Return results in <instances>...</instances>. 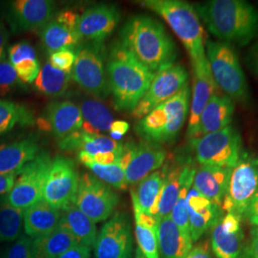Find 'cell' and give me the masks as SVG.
<instances>
[{
	"label": "cell",
	"instance_id": "4",
	"mask_svg": "<svg viewBox=\"0 0 258 258\" xmlns=\"http://www.w3.org/2000/svg\"><path fill=\"white\" fill-rule=\"evenodd\" d=\"M142 5L166 20L189 55L192 70L209 63L204 47V30L191 4L181 0H146Z\"/></svg>",
	"mask_w": 258,
	"mask_h": 258
},
{
	"label": "cell",
	"instance_id": "3",
	"mask_svg": "<svg viewBox=\"0 0 258 258\" xmlns=\"http://www.w3.org/2000/svg\"><path fill=\"white\" fill-rule=\"evenodd\" d=\"M106 74L115 108L126 112L135 109L155 77L120 41L114 43L107 55Z\"/></svg>",
	"mask_w": 258,
	"mask_h": 258
},
{
	"label": "cell",
	"instance_id": "19",
	"mask_svg": "<svg viewBox=\"0 0 258 258\" xmlns=\"http://www.w3.org/2000/svg\"><path fill=\"white\" fill-rule=\"evenodd\" d=\"M166 159V151L162 146L145 141L134 145L130 162L124 170L126 183L138 184L164 166Z\"/></svg>",
	"mask_w": 258,
	"mask_h": 258
},
{
	"label": "cell",
	"instance_id": "15",
	"mask_svg": "<svg viewBox=\"0 0 258 258\" xmlns=\"http://www.w3.org/2000/svg\"><path fill=\"white\" fill-rule=\"evenodd\" d=\"M120 12L115 5L100 4L83 12L78 23V34L82 41L103 43L117 26Z\"/></svg>",
	"mask_w": 258,
	"mask_h": 258
},
{
	"label": "cell",
	"instance_id": "22",
	"mask_svg": "<svg viewBox=\"0 0 258 258\" xmlns=\"http://www.w3.org/2000/svg\"><path fill=\"white\" fill-rule=\"evenodd\" d=\"M231 169L201 165L196 168L192 186L212 204L221 208L222 201L228 190Z\"/></svg>",
	"mask_w": 258,
	"mask_h": 258
},
{
	"label": "cell",
	"instance_id": "30",
	"mask_svg": "<svg viewBox=\"0 0 258 258\" xmlns=\"http://www.w3.org/2000/svg\"><path fill=\"white\" fill-rule=\"evenodd\" d=\"M122 144L104 135H90L83 130L61 139L58 147L65 151H84L94 155L100 152H110L122 148Z\"/></svg>",
	"mask_w": 258,
	"mask_h": 258
},
{
	"label": "cell",
	"instance_id": "45",
	"mask_svg": "<svg viewBox=\"0 0 258 258\" xmlns=\"http://www.w3.org/2000/svg\"><path fill=\"white\" fill-rule=\"evenodd\" d=\"M185 258H212L210 242L208 240H205L198 243L190 249Z\"/></svg>",
	"mask_w": 258,
	"mask_h": 258
},
{
	"label": "cell",
	"instance_id": "20",
	"mask_svg": "<svg viewBox=\"0 0 258 258\" xmlns=\"http://www.w3.org/2000/svg\"><path fill=\"white\" fill-rule=\"evenodd\" d=\"M186 208L192 242L199 239L223 216L221 208L212 204L208 198L198 192L192 185L186 195Z\"/></svg>",
	"mask_w": 258,
	"mask_h": 258
},
{
	"label": "cell",
	"instance_id": "32",
	"mask_svg": "<svg viewBox=\"0 0 258 258\" xmlns=\"http://www.w3.org/2000/svg\"><path fill=\"white\" fill-rule=\"evenodd\" d=\"M82 130L90 135H103L109 132L113 116L109 109L97 100H85L82 103Z\"/></svg>",
	"mask_w": 258,
	"mask_h": 258
},
{
	"label": "cell",
	"instance_id": "46",
	"mask_svg": "<svg viewBox=\"0 0 258 258\" xmlns=\"http://www.w3.org/2000/svg\"><path fill=\"white\" fill-rule=\"evenodd\" d=\"M242 258H258V228H253L249 244L244 249Z\"/></svg>",
	"mask_w": 258,
	"mask_h": 258
},
{
	"label": "cell",
	"instance_id": "5",
	"mask_svg": "<svg viewBox=\"0 0 258 258\" xmlns=\"http://www.w3.org/2000/svg\"><path fill=\"white\" fill-rule=\"evenodd\" d=\"M190 95L191 91L187 85L142 118L135 126L139 137L159 146L173 143L186 120Z\"/></svg>",
	"mask_w": 258,
	"mask_h": 258
},
{
	"label": "cell",
	"instance_id": "31",
	"mask_svg": "<svg viewBox=\"0 0 258 258\" xmlns=\"http://www.w3.org/2000/svg\"><path fill=\"white\" fill-rule=\"evenodd\" d=\"M40 37L43 46L51 54L61 50L75 51L82 41L77 29L69 27L55 19H51L40 30Z\"/></svg>",
	"mask_w": 258,
	"mask_h": 258
},
{
	"label": "cell",
	"instance_id": "52",
	"mask_svg": "<svg viewBox=\"0 0 258 258\" xmlns=\"http://www.w3.org/2000/svg\"><path fill=\"white\" fill-rule=\"evenodd\" d=\"M135 258H146L145 255L142 253V251L140 250V249H136V257Z\"/></svg>",
	"mask_w": 258,
	"mask_h": 258
},
{
	"label": "cell",
	"instance_id": "13",
	"mask_svg": "<svg viewBox=\"0 0 258 258\" xmlns=\"http://www.w3.org/2000/svg\"><path fill=\"white\" fill-rule=\"evenodd\" d=\"M188 85V73L183 65L168 66L155 74L153 81L132 115L142 119L160 104L166 102Z\"/></svg>",
	"mask_w": 258,
	"mask_h": 258
},
{
	"label": "cell",
	"instance_id": "49",
	"mask_svg": "<svg viewBox=\"0 0 258 258\" xmlns=\"http://www.w3.org/2000/svg\"><path fill=\"white\" fill-rule=\"evenodd\" d=\"M244 217L249 221L253 228H258V194L249 204V208Z\"/></svg>",
	"mask_w": 258,
	"mask_h": 258
},
{
	"label": "cell",
	"instance_id": "9",
	"mask_svg": "<svg viewBox=\"0 0 258 258\" xmlns=\"http://www.w3.org/2000/svg\"><path fill=\"white\" fill-rule=\"evenodd\" d=\"M257 194L258 157L242 152L238 162L231 169L221 210L244 217L249 204Z\"/></svg>",
	"mask_w": 258,
	"mask_h": 258
},
{
	"label": "cell",
	"instance_id": "38",
	"mask_svg": "<svg viewBox=\"0 0 258 258\" xmlns=\"http://www.w3.org/2000/svg\"><path fill=\"white\" fill-rule=\"evenodd\" d=\"M158 227H148L135 223V237L138 249L146 258H160L158 245Z\"/></svg>",
	"mask_w": 258,
	"mask_h": 258
},
{
	"label": "cell",
	"instance_id": "42",
	"mask_svg": "<svg viewBox=\"0 0 258 258\" xmlns=\"http://www.w3.org/2000/svg\"><path fill=\"white\" fill-rule=\"evenodd\" d=\"M76 54L73 50H61L52 53L49 58V63L67 74H71L73 71Z\"/></svg>",
	"mask_w": 258,
	"mask_h": 258
},
{
	"label": "cell",
	"instance_id": "7",
	"mask_svg": "<svg viewBox=\"0 0 258 258\" xmlns=\"http://www.w3.org/2000/svg\"><path fill=\"white\" fill-rule=\"evenodd\" d=\"M189 142L200 165L233 168L243 152L241 134L231 124Z\"/></svg>",
	"mask_w": 258,
	"mask_h": 258
},
{
	"label": "cell",
	"instance_id": "44",
	"mask_svg": "<svg viewBox=\"0 0 258 258\" xmlns=\"http://www.w3.org/2000/svg\"><path fill=\"white\" fill-rule=\"evenodd\" d=\"M58 258H91V249L84 245L77 244L67 249Z\"/></svg>",
	"mask_w": 258,
	"mask_h": 258
},
{
	"label": "cell",
	"instance_id": "27",
	"mask_svg": "<svg viewBox=\"0 0 258 258\" xmlns=\"http://www.w3.org/2000/svg\"><path fill=\"white\" fill-rule=\"evenodd\" d=\"M165 176L166 166H163L160 170L152 172L138 183L137 188L130 190L134 211L156 217Z\"/></svg>",
	"mask_w": 258,
	"mask_h": 258
},
{
	"label": "cell",
	"instance_id": "50",
	"mask_svg": "<svg viewBox=\"0 0 258 258\" xmlns=\"http://www.w3.org/2000/svg\"><path fill=\"white\" fill-rule=\"evenodd\" d=\"M16 174H0V195L7 194L17 180Z\"/></svg>",
	"mask_w": 258,
	"mask_h": 258
},
{
	"label": "cell",
	"instance_id": "8",
	"mask_svg": "<svg viewBox=\"0 0 258 258\" xmlns=\"http://www.w3.org/2000/svg\"><path fill=\"white\" fill-rule=\"evenodd\" d=\"M76 60L72 77L84 91L103 99L109 93V83L106 74L105 50L103 43L87 42L75 50Z\"/></svg>",
	"mask_w": 258,
	"mask_h": 258
},
{
	"label": "cell",
	"instance_id": "43",
	"mask_svg": "<svg viewBox=\"0 0 258 258\" xmlns=\"http://www.w3.org/2000/svg\"><path fill=\"white\" fill-rule=\"evenodd\" d=\"M9 62L11 64L16 65L19 61L27 58H37V54L35 49L28 42H19L14 44L8 50Z\"/></svg>",
	"mask_w": 258,
	"mask_h": 258
},
{
	"label": "cell",
	"instance_id": "47",
	"mask_svg": "<svg viewBox=\"0 0 258 258\" xmlns=\"http://www.w3.org/2000/svg\"><path fill=\"white\" fill-rule=\"evenodd\" d=\"M129 130V123L124 121V120H115L111 124L110 136L113 140L120 142L121 137L126 134V132Z\"/></svg>",
	"mask_w": 258,
	"mask_h": 258
},
{
	"label": "cell",
	"instance_id": "10",
	"mask_svg": "<svg viewBox=\"0 0 258 258\" xmlns=\"http://www.w3.org/2000/svg\"><path fill=\"white\" fill-rule=\"evenodd\" d=\"M51 164L50 154L40 150L36 158L21 169L13 188L4 197L5 201L23 211L42 201L43 187Z\"/></svg>",
	"mask_w": 258,
	"mask_h": 258
},
{
	"label": "cell",
	"instance_id": "35",
	"mask_svg": "<svg viewBox=\"0 0 258 258\" xmlns=\"http://www.w3.org/2000/svg\"><path fill=\"white\" fill-rule=\"evenodd\" d=\"M34 123L35 118L25 106L0 100V136L12 130L17 124L28 126Z\"/></svg>",
	"mask_w": 258,
	"mask_h": 258
},
{
	"label": "cell",
	"instance_id": "28",
	"mask_svg": "<svg viewBox=\"0 0 258 258\" xmlns=\"http://www.w3.org/2000/svg\"><path fill=\"white\" fill-rule=\"evenodd\" d=\"M189 158L190 156L184 155L178 156L173 163H168L165 165L166 176L158 205L156 216L158 220L169 216L172 209L174 208L182 186L183 169Z\"/></svg>",
	"mask_w": 258,
	"mask_h": 258
},
{
	"label": "cell",
	"instance_id": "14",
	"mask_svg": "<svg viewBox=\"0 0 258 258\" xmlns=\"http://www.w3.org/2000/svg\"><path fill=\"white\" fill-rule=\"evenodd\" d=\"M96 258H131L133 237L128 215L116 213L98 233L94 246Z\"/></svg>",
	"mask_w": 258,
	"mask_h": 258
},
{
	"label": "cell",
	"instance_id": "37",
	"mask_svg": "<svg viewBox=\"0 0 258 258\" xmlns=\"http://www.w3.org/2000/svg\"><path fill=\"white\" fill-rule=\"evenodd\" d=\"M85 166L92 171L93 175L97 177L104 184L113 186L116 189L123 190L128 185L125 180L124 169L120 166L119 161L109 166L87 164Z\"/></svg>",
	"mask_w": 258,
	"mask_h": 258
},
{
	"label": "cell",
	"instance_id": "25",
	"mask_svg": "<svg viewBox=\"0 0 258 258\" xmlns=\"http://www.w3.org/2000/svg\"><path fill=\"white\" fill-rule=\"evenodd\" d=\"M40 152L35 138H26L0 146V174H16Z\"/></svg>",
	"mask_w": 258,
	"mask_h": 258
},
{
	"label": "cell",
	"instance_id": "17",
	"mask_svg": "<svg viewBox=\"0 0 258 258\" xmlns=\"http://www.w3.org/2000/svg\"><path fill=\"white\" fill-rule=\"evenodd\" d=\"M55 2L49 0H17L11 4L8 20L15 32L42 29L55 15Z\"/></svg>",
	"mask_w": 258,
	"mask_h": 258
},
{
	"label": "cell",
	"instance_id": "29",
	"mask_svg": "<svg viewBox=\"0 0 258 258\" xmlns=\"http://www.w3.org/2000/svg\"><path fill=\"white\" fill-rule=\"evenodd\" d=\"M58 227L68 231L78 244L84 245L89 249L94 248L98 236L96 223L81 212L75 205L61 211Z\"/></svg>",
	"mask_w": 258,
	"mask_h": 258
},
{
	"label": "cell",
	"instance_id": "36",
	"mask_svg": "<svg viewBox=\"0 0 258 258\" xmlns=\"http://www.w3.org/2000/svg\"><path fill=\"white\" fill-rule=\"evenodd\" d=\"M24 211L11 206L3 198L0 202V243L21 236Z\"/></svg>",
	"mask_w": 258,
	"mask_h": 258
},
{
	"label": "cell",
	"instance_id": "26",
	"mask_svg": "<svg viewBox=\"0 0 258 258\" xmlns=\"http://www.w3.org/2000/svg\"><path fill=\"white\" fill-rule=\"evenodd\" d=\"M61 211L43 200L29 207L23 213V227L28 237L37 239L58 227Z\"/></svg>",
	"mask_w": 258,
	"mask_h": 258
},
{
	"label": "cell",
	"instance_id": "23",
	"mask_svg": "<svg viewBox=\"0 0 258 258\" xmlns=\"http://www.w3.org/2000/svg\"><path fill=\"white\" fill-rule=\"evenodd\" d=\"M234 103L227 96L213 95L200 117L195 139L220 131L231 125Z\"/></svg>",
	"mask_w": 258,
	"mask_h": 258
},
{
	"label": "cell",
	"instance_id": "33",
	"mask_svg": "<svg viewBox=\"0 0 258 258\" xmlns=\"http://www.w3.org/2000/svg\"><path fill=\"white\" fill-rule=\"evenodd\" d=\"M77 244L68 231L57 227L55 231L35 239L37 258H58Z\"/></svg>",
	"mask_w": 258,
	"mask_h": 258
},
{
	"label": "cell",
	"instance_id": "1",
	"mask_svg": "<svg viewBox=\"0 0 258 258\" xmlns=\"http://www.w3.org/2000/svg\"><path fill=\"white\" fill-rule=\"evenodd\" d=\"M121 45L154 74L175 63L177 47L164 25L148 16H134L120 30Z\"/></svg>",
	"mask_w": 258,
	"mask_h": 258
},
{
	"label": "cell",
	"instance_id": "12",
	"mask_svg": "<svg viewBox=\"0 0 258 258\" xmlns=\"http://www.w3.org/2000/svg\"><path fill=\"white\" fill-rule=\"evenodd\" d=\"M80 175L74 162L63 156L52 161L43 187L42 200L59 211L74 205Z\"/></svg>",
	"mask_w": 258,
	"mask_h": 258
},
{
	"label": "cell",
	"instance_id": "51",
	"mask_svg": "<svg viewBox=\"0 0 258 258\" xmlns=\"http://www.w3.org/2000/svg\"><path fill=\"white\" fill-rule=\"evenodd\" d=\"M9 38V32L4 23L0 20V61L5 59V46Z\"/></svg>",
	"mask_w": 258,
	"mask_h": 258
},
{
	"label": "cell",
	"instance_id": "41",
	"mask_svg": "<svg viewBox=\"0 0 258 258\" xmlns=\"http://www.w3.org/2000/svg\"><path fill=\"white\" fill-rule=\"evenodd\" d=\"M19 79L13 65L8 60L0 61V97L9 94L16 86Z\"/></svg>",
	"mask_w": 258,
	"mask_h": 258
},
{
	"label": "cell",
	"instance_id": "6",
	"mask_svg": "<svg viewBox=\"0 0 258 258\" xmlns=\"http://www.w3.org/2000/svg\"><path fill=\"white\" fill-rule=\"evenodd\" d=\"M206 55L217 87L232 101L247 102L249 85L232 45L210 40L207 43Z\"/></svg>",
	"mask_w": 258,
	"mask_h": 258
},
{
	"label": "cell",
	"instance_id": "18",
	"mask_svg": "<svg viewBox=\"0 0 258 258\" xmlns=\"http://www.w3.org/2000/svg\"><path fill=\"white\" fill-rule=\"evenodd\" d=\"M38 127L63 139L82 130L83 116L78 105L68 101L53 102L47 107L44 116L37 120Z\"/></svg>",
	"mask_w": 258,
	"mask_h": 258
},
{
	"label": "cell",
	"instance_id": "24",
	"mask_svg": "<svg viewBox=\"0 0 258 258\" xmlns=\"http://www.w3.org/2000/svg\"><path fill=\"white\" fill-rule=\"evenodd\" d=\"M160 258H185L192 249V239L181 231L169 216L158 220Z\"/></svg>",
	"mask_w": 258,
	"mask_h": 258
},
{
	"label": "cell",
	"instance_id": "40",
	"mask_svg": "<svg viewBox=\"0 0 258 258\" xmlns=\"http://www.w3.org/2000/svg\"><path fill=\"white\" fill-rule=\"evenodd\" d=\"M17 72L18 79L21 83H33L40 71L37 58H27L13 66Z\"/></svg>",
	"mask_w": 258,
	"mask_h": 258
},
{
	"label": "cell",
	"instance_id": "34",
	"mask_svg": "<svg viewBox=\"0 0 258 258\" xmlns=\"http://www.w3.org/2000/svg\"><path fill=\"white\" fill-rule=\"evenodd\" d=\"M71 81V74L55 69L47 62L38 73L35 83L37 91L48 96H59L67 90Z\"/></svg>",
	"mask_w": 258,
	"mask_h": 258
},
{
	"label": "cell",
	"instance_id": "16",
	"mask_svg": "<svg viewBox=\"0 0 258 258\" xmlns=\"http://www.w3.org/2000/svg\"><path fill=\"white\" fill-rule=\"evenodd\" d=\"M242 217L228 212L212 227V248L216 258H242L244 232Z\"/></svg>",
	"mask_w": 258,
	"mask_h": 258
},
{
	"label": "cell",
	"instance_id": "21",
	"mask_svg": "<svg viewBox=\"0 0 258 258\" xmlns=\"http://www.w3.org/2000/svg\"><path fill=\"white\" fill-rule=\"evenodd\" d=\"M217 88L218 87L212 78L209 63L194 70V86L190 95L191 102L186 130V137L189 139V141L196 137L200 117Z\"/></svg>",
	"mask_w": 258,
	"mask_h": 258
},
{
	"label": "cell",
	"instance_id": "39",
	"mask_svg": "<svg viewBox=\"0 0 258 258\" xmlns=\"http://www.w3.org/2000/svg\"><path fill=\"white\" fill-rule=\"evenodd\" d=\"M4 258H37L35 239L21 235L10 247Z\"/></svg>",
	"mask_w": 258,
	"mask_h": 258
},
{
	"label": "cell",
	"instance_id": "48",
	"mask_svg": "<svg viewBox=\"0 0 258 258\" xmlns=\"http://www.w3.org/2000/svg\"><path fill=\"white\" fill-rule=\"evenodd\" d=\"M246 62L249 70L258 77V41L250 47L246 56Z\"/></svg>",
	"mask_w": 258,
	"mask_h": 258
},
{
	"label": "cell",
	"instance_id": "11",
	"mask_svg": "<svg viewBox=\"0 0 258 258\" xmlns=\"http://www.w3.org/2000/svg\"><path fill=\"white\" fill-rule=\"evenodd\" d=\"M119 204V196L97 177L84 173L80 177L74 205L95 223L105 221Z\"/></svg>",
	"mask_w": 258,
	"mask_h": 258
},
{
	"label": "cell",
	"instance_id": "2",
	"mask_svg": "<svg viewBox=\"0 0 258 258\" xmlns=\"http://www.w3.org/2000/svg\"><path fill=\"white\" fill-rule=\"evenodd\" d=\"M195 10L209 32L222 42L247 45L258 36V10L243 0H210Z\"/></svg>",
	"mask_w": 258,
	"mask_h": 258
}]
</instances>
